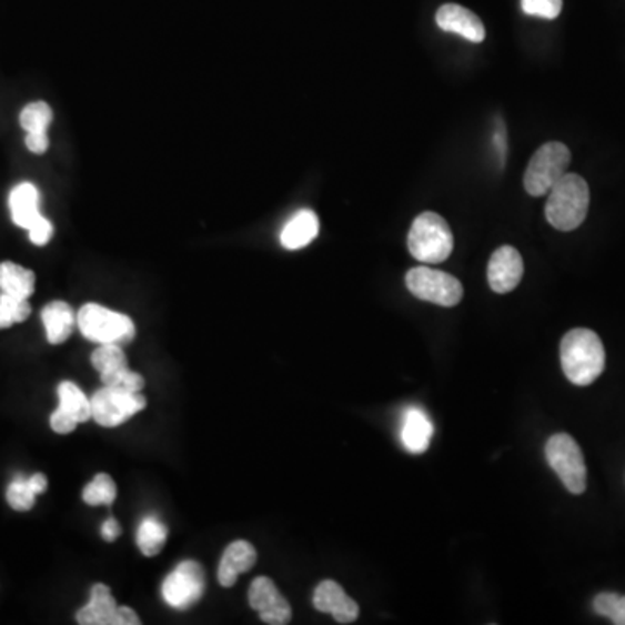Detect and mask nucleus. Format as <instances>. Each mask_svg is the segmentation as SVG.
<instances>
[{"mask_svg":"<svg viewBox=\"0 0 625 625\" xmlns=\"http://www.w3.org/2000/svg\"><path fill=\"white\" fill-rule=\"evenodd\" d=\"M563 372L575 386H589L605 371V347L589 329L566 332L560 346Z\"/></svg>","mask_w":625,"mask_h":625,"instance_id":"f257e3e1","label":"nucleus"},{"mask_svg":"<svg viewBox=\"0 0 625 625\" xmlns=\"http://www.w3.org/2000/svg\"><path fill=\"white\" fill-rule=\"evenodd\" d=\"M589 187L578 174L566 172L551 188L546 203V218L551 226L560 231H574L581 226L589 211Z\"/></svg>","mask_w":625,"mask_h":625,"instance_id":"f03ea898","label":"nucleus"},{"mask_svg":"<svg viewBox=\"0 0 625 625\" xmlns=\"http://www.w3.org/2000/svg\"><path fill=\"white\" fill-rule=\"evenodd\" d=\"M409 251L421 263H443L454 251V233L442 215L423 212L409 231Z\"/></svg>","mask_w":625,"mask_h":625,"instance_id":"7ed1b4c3","label":"nucleus"},{"mask_svg":"<svg viewBox=\"0 0 625 625\" xmlns=\"http://www.w3.org/2000/svg\"><path fill=\"white\" fill-rule=\"evenodd\" d=\"M569 162H572V153L566 144L560 141L542 144L530 159L528 168L523 175L526 193L532 196L547 195L551 188L568 172Z\"/></svg>","mask_w":625,"mask_h":625,"instance_id":"20e7f679","label":"nucleus"},{"mask_svg":"<svg viewBox=\"0 0 625 625\" xmlns=\"http://www.w3.org/2000/svg\"><path fill=\"white\" fill-rule=\"evenodd\" d=\"M77 325L85 339L98 344L131 343L135 327L128 315L108 310L101 304L89 303L77 313Z\"/></svg>","mask_w":625,"mask_h":625,"instance_id":"39448f33","label":"nucleus"},{"mask_svg":"<svg viewBox=\"0 0 625 625\" xmlns=\"http://www.w3.org/2000/svg\"><path fill=\"white\" fill-rule=\"evenodd\" d=\"M546 458L569 494L581 495L587 488L586 461L581 446L569 434L558 433L546 443Z\"/></svg>","mask_w":625,"mask_h":625,"instance_id":"423d86ee","label":"nucleus"},{"mask_svg":"<svg viewBox=\"0 0 625 625\" xmlns=\"http://www.w3.org/2000/svg\"><path fill=\"white\" fill-rule=\"evenodd\" d=\"M405 283L415 298L443 308L457 306L464 295L462 283L455 276L433 268H412L406 273Z\"/></svg>","mask_w":625,"mask_h":625,"instance_id":"0eeeda50","label":"nucleus"},{"mask_svg":"<svg viewBox=\"0 0 625 625\" xmlns=\"http://www.w3.org/2000/svg\"><path fill=\"white\" fill-rule=\"evenodd\" d=\"M92 419L103 427H117L140 414L147 406L141 393L104 386L91 399Z\"/></svg>","mask_w":625,"mask_h":625,"instance_id":"6e6552de","label":"nucleus"},{"mask_svg":"<svg viewBox=\"0 0 625 625\" xmlns=\"http://www.w3.org/2000/svg\"><path fill=\"white\" fill-rule=\"evenodd\" d=\"M203 591H205V574L200 563L192 560L175 566L162 584V597L174 609L192 608L200 602Z\"/></svg>","mask_w":625,"mask_h":625,"instance_id":"1a4fd4ad","label":"nucleus"},{"mask_svg":"<svg viewBox=\"0 0 625 625\" xmlns=\"http://www.w3.org/2000/svg\"><path fill=\"white\" fill-rule=\"evenodd\" d=\"M58 396L60 406L51 415L52 431L58 434L72 433L80 423L92 419L91 399L77 384L63 381L58 386Z\"/></svg>","mask_w":625,"mask_h":625,"instance_id":"9d476101","label":"nucleus"},{"mask_svg":"<svg viewBox=\"0 0 625 625\" xmlns=\"http://www.w3.org/2000/svg\"><path fill=\"white\" fill-rule=\"evenodd\" d=\"M249 605L260 614L264 624L285 625L291 622V605L270 577H258L252 582Z\"/></svg>","mask_w":625,"mask_h":625,"instance_id":"9b49d317","label":"nucleus"},{"mask_svg":"<svg viewBox=\"0 0 625 625\" xmlns=\"http://www.w3.org/2000/svg\"><path fill=\"white\" fill-rule=\"evenodd\" d=\"M523 258L516 249L511 245H502L492 254L488 263V285L497 294H507L518 288L523 279Z\"/></svg>","mask_w":625,"mask_h":625,"instance_id":"f8f14e48","label":"nucleus"},{"mask_svg":"<svg viewBox=\"0 0 625 625\" xmlns=\"http://www.w3.org/2000/svg\"><path fill=\"white\" fill-rule=\"evenodd\" d=\"M313 605L322 614L332 615L339 624H353L360 615L359 603L334 581L320 582L313 594Z\"/></svg>","mask_w":625,"mask_h":625,"instance_id":"ddd939ff","label":"nucleus"},{"mask_svg":"<svg viewBox=\"0 0 625 625\" xmlns=\"http://www.w3.org/2000/svg\"><path fill=\"white\" fill-rule=\"evenodd\" d=\"M436 23L443 32L457 33L471 42L485 40V27L473 11L458 4H445L436 12Z\"/></svg>","mask_w":625,"mask_h":625,"instance_id":"4468645a","label":"nucleus"},{"mask_svg":"<svg viewBox=\"0 0 625 625\" xmlns=\"http://www.w3.org/2000/svg\"><path fill=\"white\" fill-rule=\"evenodd\" d=\"M258 553L254 546L248 541L231 542L230 546L224 551L221 558L220 568H218V581L221 586H235L240 574H245L255 565Z\"/></svg>","mask_w":625,"mask_h":625,"instance_id":"2eb2a0df","label":"nucleus"},{"mask_svg":"<svg viewBox=\"0 0 625 625\" xmlns=\"http://www.w3.org/2000/svg\"><path fill=\"white\" fill-rule=\"evenodd\" d=\"M434 427L426 412L421 411L417 406L406 409L402 419V445L406 452L411 454H424L430 448L431 438H433Z\"/></svg>","mask_w":625,"mask_h":625,"instance_id":"dca6fc26","label":"nucleus"},{"mask_svg":"<svg viewBox=\"0 0 625 625\" xmlns=\"http://www.w3.org/2000/svg\"><path fill=\"white\" fill-rule=\"evenodd\" d=\"M319 215L310 209L295 212L280 233V243L288 251H299L310 245L319 236Z\"/></svg>","mask_w":625,"mask_h":625,"instance_id":"f3484780","label":"nucleus"},{"mask_svg":"<svg viewBox=\"0 0 625 625\" xmlns=\"http://www.w3.org/2000/svg\"><path fill=\"white\" fill-rule=\"evenodd\" d=\"M117 608L119 605L110 587L97 584L92 586L88 605L77 612V622L82 625H113Z\"/></svg>","mask_w":625,"mask_h":625,"instance_id":"a211bd4d","label":"nucleus"},{"mask_svg":"<svg viewBox=\"0 0 625 625\" xmlns=\"http://www.w3.org/2000/svg\"><path fill=\"white\" fill-rule=\"evenodd\" d=\"M9 211H11L12 223L29 230L30 224L42 215L40 214V192L36 184L20 183L12 188L11 195H9Z\"/></svg>","mask_w":625,"mask_h":625,"instance_id":"6ab92c4d","label":"nucleus"},{"mask_svg":"<svg viewBox=\"0 0 625 625\" xmlns=\"http://www.w3.org/2000/svg\"><path fill=\"white\" fill-rule=\"evenodd\" d=\"M42 322H44L49 343L63 344L72 335L77 316L70 304L64 301H54L42 310Z\"/></svg>","mask_w":625,"mask_h":625,"instance_id":"aec40b11","label":"nucleus"},{"mask_svg":"<svg viewBox=\"0 0 625 625\" xmlns=\"http://www.w3.org/2000/svg\"><path fill=\"white\" fill-rule=\"evenodd\" d=\"M0 291L4 294L17 295V298L29 299L36 291L33 271L11 263V261L0 263Z\"/></svg>","mask_w":625,"mask_h":625,"instance_id":"412c9836","label":"nucleus"},{"mask_svg":"<svg viewBox=\"0 0 625 625\" xmlns=\"http://www.w3.org/2000/svg\"><path fill=\"white\" fill-rule=\"evenodd\" d=\"M168 534V526L160 520L153 518V516L152 518H144L140 528H138V534H135V544L144 556L152 558L165 546Z\"/></svg>","mask_w":625,"mask_h":625,"instance_id":"4be33fe9","label":"nucleus"},{"mask_svg":"<svg viewBox=\"0 0 625 625\" xmlns=\"http://www.w3.org/2000/svg\"><path fill=\"white\" fill-rule=\"evenodd\" d=\"M51 122L52 110L44 101H33L21 110L20 124L27 134H48Z\"/></svg>","mask_w":625,"mask_h":625,"instance_id":"5701e85b","label":"nucleus"},{"mask_svg":"<svg viewBox=\"0 0 625 625\" xmlns=\"http://www.w3.org/2000/svg\"><path fill=\"white\" fill-rule=\"evenodd\" d=\"M115 497V482L110 474L104 473L98 474L97 478L92 480L82 492V498L88 506H112Z\"/></svg>","mask_w":625,"mask_h":625,"instance_id":"b1692460","label":"nucleus"},{"mask_svg":"<svg viewBox=\"0 0 625 625\" xmlns=\"http://www.w3.org/2000/svg\"><path fill=\"white\" fill-rule=\"evenodd\" d=\"M32 313L29 299L11 294H0V329H8L14 323L24 322Z\"/></svg>","mask_w":625,"mask_h":625,"instance_id":"393cba45","label":"nucleus"},{"mask_svg":"<svg viewBox=\"0 0 625 625\" xmlns=\"http://www.w3.org/2000/svg\"><path fill=\"white\" fill-rule=\"evenodd\" d=\"M91 362L100 374L101 372L115 371V369L128 366V359H125L120 344H100V347L92 353Z\"/></svg>","mask_w":625,"mask_h":625,"instance_id":"a878e982","label":"nucleus"},{"mask_svg":"<svg viewBox=\"0 0 625 625\" xmlns=\"http://www.w3.org/2000/svg\"><path fill=\"white\" fill-rule=\"evenodd\" d=\"M594 612L608 617L615 625H625V596L615 593H602L594 597Z\"/></svg>","mask_w":625,"mask_h":625,"instance_id":"bb28decb","label":"nucleus"},{"mask_svg":"<svg viewBox=\"0 0 625 625\" xmlns=\"http://www.w3.org/2000/svg\"><path fill=\"white\" fill-rule=\"evenodd\" d=\"M101 381H103L104 386L131 391V393H141V390L144 387L143 375L129 371V366L115 369V371L101 372Z\"/></svg>","mask_w":625,"mask_h":625,"instance_id":"cd10ccee","label":"nucleus"},{"mask_svg":"<svg viewBox=\"0 0 625 625\" xmlns=\"http://www.w3.org/2000/svg\"><path fill=\"white\" fill-rule=\"evenodd\" d=\"M8 497L9 506L14 511H30L36 504V492L32 491L30 486L29 478H23V476H18V478L12 480L11 485L8 486Z\"/></svg>","mask_w":625,"mask_h":625,"instance_id":"c85d7f7f","label":"nucleus"},{"mask_svg":"<svg viewBox=\"0 0 625 625\" xmlns=\"http://www.w3.org/2000/svg\"><path fill=\"white\" fill-rule=\"evenodd\" d=\"M522 9L528 17L556 20L563 9V0H522Z\"/></svg>","mask_w":625,"mask_h":625,"instance_id":"c756f323","label":"nucleus"},{"mask_svg":"<svg viewBox=\"0 0 625 625\" xmlns=\"http://www.w3.org/2000/svg\"><path fill=\"white\" fill-rule=\"evenodd\" d=\"M52 233H54V226H52L51 221L46 220L44 215H39L29 228L30 240H32L33 245H39V248H42L52 239Z\"/></svg>","mask_w":625,"mask_h":625,"instance_id":"7c9ffc66","label":"nucleus"},{"mask_svg":"<svg viewBox=\"0 0 625 625\" xmlns=\"http://www.w3.org/2000/svg\"><path fill=\"white\" fill-rule=\"evenodd\" d=\"M24 144H27V148H29L30 152L36 153V155H42V153L48 152L49 135L27 134V138H24Z\"/></svg>","mask_w":625,"mask_h":625,"instance_id":"2f4dec72","label":"nucleus"},{"mask_svg":"<svg viewBox=\"0 0 625 625\" xmlns=\"http://www.w3.org/2000/svg\"><path fill=\"white\" fill-rule=\"evenodd\" d=\"M494 148L495 152H497L498 159H501V164L504 165V160H506L507 153V135L506 128L502 124V120L498 122L497 128H495Z\"/></svg>","mask_w":625,"mask_h":625,"instance_id":"473e14b6","label":"nucleus"},{"mask_svg":"<svg viewBox=\"0 0 625 625\" xmlns=\"http://www.w3.org/2000/svg\"><path fill=\"white\" fill-rule=\"evenodd\" d=\"M141 621L134 609L129 606H119L113 618V625H140Z\"/></svg>","mask_w":625,"mask_h":625,"instance_id":"72a5a7b5","label":"nucleus"},{"mask_svg":"<svg viewBox=\"0 0 625 625\" xmlns=\"http://www.w3.org/2000/svg\"><path fill=\"white\" fill-rule=\"evenodd\" d=\"M101 535H103V538L107 542L117 541L120 535L119 522L113 518L107 520V522L103 523V526H101Z\"/></svg>","mask_w":625,"mask_h":625,"instance_id":"f704fd0d","label":"nucleus"},{"mask_svg":"<svg viewBox=\"0 0 625 625\" xmlns=\"http://www.w3.org/2000/svg\"><path fill=\"white\" fill-rule=\"evenodd\" d=\"M29 483L37 495L44 494L46 488H48V478H46V474L42 473L32 474L29 478Z\"/></svg>","mask_w":625,"mask_h":625,"instance_id":"c9c22d12","label":"nucleus"}]
</instances>
